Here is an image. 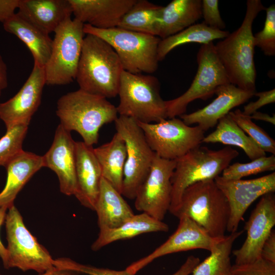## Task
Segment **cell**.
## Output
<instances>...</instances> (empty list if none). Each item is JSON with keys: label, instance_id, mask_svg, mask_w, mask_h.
<instances>
[{"label": "cell", "instance_id": "7402d4cb", "mask_svg": "<svg viewBox=\"0 0 275 275\" xmlns=\"http://www.w3.org/2000/svg\"><path fill=\"white\" fill-rule=\"evenodd\" d=\"M18 13L48 34L54 32L72 11L69 0H20Z\"/></svg>", "mask_w": 275, "mask_h": 275}, {"label": "cell", "instance_id": "c3c4849f", "mask_svg": "<svg viewBox=\"0 0 275 275\" xmlns=\"http://www.w3.org/2000/svg\"><path fill=\"white\" fill-rule=\"evenodd\" d=\"M0 275H2V274H0Z\"/></svg>", "mask_w": 275, "mask_h": 275}, {"label": "cell", "instance_id": "bcb514c9", "mask_svg": "<svg viewBox=\"0 0 275 275\" xmlns=\"http://www.w3.org/2000/svg\"><path fill=\"white\" fill-rule=\"evenodd\" d=\"M250 117L252 120L263 121L273 125H275V116L274 115L273 116H270L266 113L257 111L250 116Z\"/></svg>", "mask_w": 275, "mask_h": 275}, {"label": "cell", "instance_id": "2e32d148", "mask_svg": "<svg viewBox=\"0 0 275 275\" xmlns=\"http://www.w3.org/2000/svg\"><path fill=\"white\" fill-rule=\"evenodd\" d=\"M275 225V197L268 193L261 197L244 229L246 237L241 246L232 251L235 264L252 263L261 257L262 246Z\"/></svg>", "mask_w": 275, "mask_h": 275}, {"label": "cell", "instance_id": "603a6c76", "mask_svg": "<svg viewBox=\"0 0 275 275\" xmlns=\"http://www.w3.org/2000/svg\"><path fill=\"white\" fill-rule=\"evenodd\" d=\"M42 167V156L23 150L6 166L7 177L5 186L0 193V208L8 209L14 205V200L31 177Z\"/></svg>", "mask_w": 275, "mask_h": 275}, {"label": "cell", "instance_id": "7a4b0ae2", "mask_svg": "<svg viewBox=\"0 0 275 275\" xmlns=\"http://www.w3.org/2000/svg\"><path fill=\"white\" fill-rule=\"evenodd\" d=\"M123 70L109 44L97 36L86 34L75 78L80 89L106 98L115 97Z\"/></svg>", "mask_w": 275, "mask_h": 275}, {"label": "cell", "instance_id": "3957f363", "mask_svg": "<svg viewBox=\"0 0 275 275\" xmlns=\"http://www.w3.org/2000/svg\"><path fill=\"white\" fill-rule=\"evenodd\" d=\"M56 114L60 125L70 132H77L91 146L98 143L101 127L118 117L116 107L107 98L80 89L59 99Z\"/></svg>", "mask_w": 275, "mask_h": 275}, {"label": "cell", "instance_id": "7c38bea8", "mask_svg": "<svg viewBox=\"0 0 275 275\" xmlns=\"http://www.w3.org/2000/svg\"><path fill=\"white\" fill-rule=\"evenodd\" d=\"M152 151L160 157L176 160L200 146L205 131L175 118L157 123L137 121Z\"/></svg>", "mask_w": 275, "mask_h": 275}, {"label": "cell", "instance_id": "9c48e42d", "mask_svg": "<svg viewBox=\"0 0 275 275\" xmlns=\"http://www.w3.org/2000/svg\"><path fill=\"white\" fill-rule=\"evenodd\" d=\"M5 222L8 242L5 268H17L23 271L32 270L40 274L54 268L53 259L25 227L14 205L8 209Z\"/></svg>", "mask_w": 275, "mask_h": 275}, {"label": "cell", "instance_id": "52a82bcc", "mask_svg": "<svg viewBox=\"0 0 275 275\" xmlns=\"http://www.w3.org/2000/svg\"><path fill=\"white\" fill-rule=\"evenodd\" d=\"M116 107L119 116L142 123H157L167 118L165 100L160 94V83L152 75L123 71Z\"/></svg>", "mask_w": 275, "mask_h": 275}, {"label": "cell", "instance_id": "4316f807", "mask_svg": "<svg viewBox=\"0 0 275 275\" xmlns=\"http://www.w3.org/2000/svg\"><path fill=\"white\" fill-rule=\"evenodd\" d=\"M169 227L162 221L155 219L145 213L134 214L118 227L99 230L97 238L91 249L97 251L112 242L130 239L142 234L167 232Z\"/></svg>", "mask_w": 275, "mask_h": 275}, {"label": "cell", "instance_id": "277c9868", "mask_svg": "<svg viewBox=\"0 0 275 275\" xmlns=\"http://www.w3.org/2000/svg\"><path fill=\"white\" fill-rule=\"evenodd\" d=\"M186 216L203 228L213 238L225 237L230 207L214 179L195 183L185 189L179 205L172 213Z\"/></svg>", "mask_w": 275, "mask_h": 275}, {"label": "cell", "instance_id": "4dcf8cb0", "mask_svg": "<svg viewBox=\"0 0 275 275\" xmlns=\"http://www.w3.org/2000/svg\"><path fill=\"white\" fill-rule=\"evenodd\" d=\"M243 231H236L225 236L210 255L194 269L192 275H232L230 255L235 241Z\"/></svg>", "mask_w": 275, "mask_h": 275}, {"label": "cell", "instance_id": "9a60e30c", "mask_svg": "<svg viewBox=\"0 0 275 275\" xmlns=\"http://www.w3.org/2000/svg\"><path fill=\"white\" fill-rule=\"evenodd\" d=\"M176 231L152 253L133 262L125 269L129 275H135L155 259L169 254L195 249L212 252L222 239H216L187 216L178 218Z\"/></svg>", "mask_w": 275, "mask_h": 275}, {"label": "cell", "instance_id": "ac0fdd59", "mask_svg": "<svg viewBox=\"0 0 275 275\" xmlns=\"http://www.w3.org/2000/svg\"><path fill=\"white\" fill-rule=\"evenodd\" d=\"M71 132L59 124L53 142L42 156L44 167L57 175L60 191L66 196H75L77 191L75 142Z\"/></svg>", "mask_w": 275, "mask_h": 275}, {"label": "cell", "instance_id": "ee69618b", "mask_svg": "<svg viewBox=\"0 0 275 275\" xmlns=\"http://www.w3.org/2000/svg\"><path fill=\"white\" fill-rule=\"evenodd\" d=\"M8 208L5 207L0 208V228L5 221ZM0 257L2 260L3 265L5 268L7 263V252L6 247L4 245L0 239Z\"/></svg>", "mask_w": 275, "mask_h": 275}, {"label": "cell", "instance_id": "b9f144b4", "mask_svg": "<svg viewBox=\"0 0 275 275\" xmlns=\"http://www.w3.org/2000/svg\"><path fill=\"white\" fill-rule=\"evenodd\" d=\"M261 257L275 263V231L274 230L271 231L262 246Z\"/></svg>", "mask_w": 275, "mask_h": 275}, {"label": "cell", "instance_id": "1f68e13d", "mask_svg": "<svg viewBox=\"0 0 275 275\" xmlns=\"http://www.w3.org/2000/svg\"><path fill=\"white\" fill-rule=\"evenodd\" d=\"M162 8L147 0H136L118 27L156 36L157 23Z\"/></svg>", "mask_w": 275, "mask_h": 275}, {"label": "cell", "instance_id": "f546056e", "mask_svg": "<svg viewBox=\"0 0 275 275\" xmlns=\"http://www.w3.org/2000/svg\"><path fill=\"white\" fill-rule=\"evenodd\" d=\"M229 32L211 28L204 22L195 23L183 31L161 39L158 46L157 56L159 62L175 48L189 43L208 44L216 39H223Z\"/></svg>", "mask_w": 275, "mask_h": 275}, {"label": "cell", "instance_id": "5b68a950", "mask_svg": "<svg viewBox=\"0 0 275 275\" xmlns=\"http://www.w3.org/2000/svg\"><path fill=\"white\" fill-rule=\"evenodd\" d=\"M239 154L231 146L213 150L200 145L176 159L171 179L172 191L169 211L172 214L177 208L186 188L200 181L214 179Z\"/></svg>", "mask_w": 275, "mask_h": 275}, {"label": "cell", "instance_id": "836d02e7", "mask_svg": "<svg viewBox=\"0 0 275 275\" xmlns=\"http://www.w3.org/2000/svg\"><path fill=\"white\" fill-rule=\"evenodd\" d=\"M229 115L261 149L265 152L275 154V141L262 128L255 124L250 116L244 115L239 109L230 112Z\"/></svg>", "mask_w": 275, "mask_h": 275}, {"label": "cell", "instance_id": "484cf974", "mask_svg": "<svg viewBox=\"0 0 275 275\" xmlns=\"http://www.w3.org/2000/svg\"><path fill=\"white\" fill-rule=\"evenodd\" d=\"M94 211L99 230L118 227L134 215L122 194L103 178Z\"/></svg>", "mask_w": 275, "mask_h": 275}, {"label": "cell", "instance_id": "83f0119b", "mask_svg": "<svg viewBox=\"0 0 275 275\" xmlns=\"http://www.w3.org/2000/svg\"><path fill=\"white\" fill-rule=\"evenodd\" d=\"M94 152L101 169L102 177L122 194L126 148L123 139L116 133L112 140Z\"/></svg>", "mask_w": 275, "mask_h": 275}, {"label": "cell", "instance_id": "8992f818", "mask_svg": "<svg viewBox=\"0 0 275 275\" xmlns=\"http://www.w3.org/2000/svg\"><path fill=\"white\" fill-rule=\"evenodd\" d=\"M85 34L97 36L105 41L117 54L124 71L133 74L153 73L158 66L157 50L161 39L116 27L99 29L84 24Z\"/></svg>", "mask_w": 275, "mask_h": 275}, {"label": "cell", "instance_id": "74e56055", "mask_svg": "<svg viewBox=\"0 0 275 275\" xmlns=\"http://www.w3.org/2000/svg\"><path fill=\"white\" fill-rule=\"evenodd\" d=\"M232 275H275V263L261 257L245 264L232 265Z\"/></svg>", "mask_w": 275, "mask_h": 275}, {"label": "cell", "instance_id": "7bdbcfd3", "mask_svg": "<svg viewBox=\"0 0 275 275\" xmlns=\"http://www.w3.org/2000/svg\"><path fill=\"white\" fill-rule=\"evenodd\" d=\"M200 262V259L198 257L190 255L186 258L180 267L171 275H189Z\"/></svg>", "mask_w": 275, "mask_h": 275}, {"label": "cell", "instance_id": "4fadbf2b", "mask_svg": "<svg viewBox=\"0 0 275 275\" xmlns=\"http://www.w3.org/2000/svg\"><path fill=\"white\" fill-rule=\"evenodd\" d=\"M175 166V160L163 159L155 153L149 172L136 193L137 210L162 221L171 205V179Z\"/></svg>", "mask_w": 275, "mask_h": 275}, {"label": "cell", "instance_id": "8d00e7d4", "mask_svg": "<svg viewBox=\"0 0 275 275\" xmlns=\"http://www.w3.org/2000/svg\"><path fill=\"white\" fill-rule=\"evenodd\" d=\"M54 267L67 269L86 275H129L124 270H115L108 268H99L89 265L82 264L67 258L53 259Z\"/></svg>", "mask_w": 275, "mask_h": 275}, {"label": "cell", "instance_id": "d590c367", "mask_svg": "<svg viewBox=\"0 0 275 275\" xmlns=\"http://www.w3.org/2000/svg\"><path fill=\"white\" fill-rule=\"evenodd\" d=\"M266 19L263 29L254 35L255 46L260 48L267 56L275 55V6L265 8Z\"/></svg>", "mask_w": 275, "mask_h": 275}, {"label": "cell", "instance_id": "f35d334b", "mask_svg": "<svg viewBox=\"0 0 275 275\" xmlns=\"http://www.w3.org/2000/svg\"><path fill=\"white\" fill-rule=\"evenodd\" d=\"M202 16L203 22L211 28L219 30L226 28L225 23L221 16L217 0L202 1Z\"/></svg>", "mask_w": 275, "mask_h": 275}, {"label": "cell", "instance_id": "30bf717a", "mask_svg": "<svg viewBox=\"0 0 275 275\" xmlns=\"http://www.w3.org/2000/svg\"><path fill=\"white\" fill-rule=\"evenodd\" d=\"M197 61V72L189 88L178 97L165 100L167 118L185 114L190 102L198 99L206 100L215 94L219 86L230 83L213 42L201 45Z\"/></svg>", "mask_w": 275, "mask_h": 275}, {"label": "cell", "instance_id": "f6af8a7d", "mask_svg": "<svg viewBox=\"0 0 275 275\" xmlns=\"http://www.w3.org/2000/svg\"><path fill=\"white\" fill-rule=\"evenodd\" d=\"M8 86L7 67L0 54V97L2 91Z\"/></svg>", "mask_w": 275, "mask_h": 275}, {"label": "cell", "instance_id": "ab89813d", "mask_svg": "<svg viewBox=\"0 0 275 275\" xmlns=\"http://www.w3.org/2000/svg\"><path fill=\"white\" fill-rule=\"evenodd\" d=\"M259 98L256 101H252L245 105L242 113L247 116H251L261 107L275 102V89L262 92H255L254 95Z\"/></svg>", "mask_w": 275, "mask_h": 275}, {"label": "cell", "instance_id": "d4e9b609", "mask_svg": "<svg viewBox=\"0 0 275 275\" xmlns=\"http://www.w3.org/2000/svg\"><path fill=\"white\" fill-rule=\"evenodd\" d=\"M5 31L16 36L29 49L34 63L44 67L51 50L52 39L49 34L23 17L18 12L3 23Z\"/></svg>", "mask_w": 275, "mask_h": 275}, {"label": "cell", "instance_id": "7dc6e473", "mask_svg": "<svg viewBox=\"0 0 275 275\" xmlns=\"http://www.w3.org/2000/svg\"><path fill=\"white\" fill-rule=\"evenodd\" d=\"M40 275H86L77 272L54 267Z\"/></svg>", "mask_w": 275, "mask_h": 275}, {"label": "cell", "instance_id": "e575fe53", "mask_svg": "<svg viewBox=\"0 0 275 275\" xmlns=\"http://www.w3.org/2000/svg\"><path fill=\"white\" fill-rule=\"evenodd\" d=\"M28 125L18 124L6 130L0 139V166L5 168L22 149Z\"/></svg>", "mask_w": 275, "mask_h": 275}, {"label": "cell", "instance_id": "d6986e66", "mask_svg": "<svg viewBox=\"0 0 275 275\" xmlns=\"http://www.w3.org/2000/svg\"><path fill=\"white\" fill-rule=\"evenodd\" d=\"M255 92L244 90L232 84L219 86L217 95L211 103L194 112L180 117L187 125L197 124L205 132L215 126L218 121L228 115L233 108L246 102Z\"/></svg>", "mask_w": 275, "mask_h": 275}, {"label": "cell", "instance_id": "d6a6232c", "mask_svg": "<svg viewBox=\"0 0 275 275\" xmlns=\"http://www.w3.org/2000/svg\"><path fill=\"white\" fill-rule=\"evenodd\" d=\"M275 170V156H264L252 160L247 163L236 162L229 165L222 172L221 176L228 180L241 179L243 177L260 173Z\"/></svg>", "mask_w": 275, "mask_h": 275}, {"label": "cell", "instance_id": "60d3db41", "mask_svg": "<svg viewBox=\"0 0 275 275\" xmlns=\"http://www.w3.org/2000/svg\"><path fill=\"white\" fill-rule=\"evenodd\" d=\"M20 0H0V22L3 24L11 18L18 9Z\"/></svg>", "mask_w": 275, "mask_h": 275}, {"label": "cell", "instance_id": "6da1fadb", "mask_svg": "<svg viewBox=\"0 0 275 275\" xmlns=\"http://www.w3.org/2000/svg\"><path fill=\"white\" fill-rule=\"evenodd\" d=\"M265 7L260 0H248L241 25L214 48L230 82L244 90L255 92L256 70L254 62L253 24Z\"/></svg>", "mask_w": 275, "mask_h": 275}, {"label": "cell", "instance_id": "cb8c5ba5", "mask_svg": "<svg viewBox=\"0 0 275 275\" xmlns=\"http://www.w3.org/2000/svg\"><path fill=\"white\" fill-rule=\"evenodd\" d=\"M201 0H173L162 6L156 26L161 39L174 35L202 18Z\"/></svg>", "mask_w": 275, "mask_h": 275}, {"label": "cell", "instance_id": "ba28073f", "mask_svg": "<svg viewBox=\"0 0 275 275\" xmlns=\"http://www.w3.org/2000/svg\"><path fill=\"white\" fill-rule=\"evenodd\" d=\"M54 33L50 55L44 66L45 84L65 85L76 78L86 35L84 24L70 17Z\"/></svg>", "mask_w": 275, "mask_h": 275}, {"label": "cell", "instance_id": "e0dca14e", "mask_svg": "<svg viewBox=\"0 0 275 275\" xmlns=\"http://www.w3.org/2000/svg\"><path fill=\"white\" fill-rule=\"evenodd\" d=\"M45 85L44 67L34 63L31 74L19 91L0 103V119L6 130L18 124L29 125L41 103Z\"/></svg>", "mask_w": 275, "mask_h": 275}, {"label": "cell", "instance_id": "44dd1931", "mask_svg": "<svg viewBox=\"0 0 275 275\" xmlns=\"http://www.w3.org/2000/svg\"><path fill=\"white\" fill-rule=\"evenodd\" d=\"M77 191L75 197L84 207L94 211L99 193L102 172L93 146L75 142Z\"/></svg>", "mask_w": 275, "mask_h": 275}, {"label": "cell", "instance_id": "8fae6325", "mask_svg": "<svg viewBox=\"0 0 275 275\" xmlns=\"http://www.w3.org/2000/svg\"><path fill=\"white\" fill-rule=\"evenodd\" d=\"M114 122L116 132L123 139L126 148L122 195L133 200L149 172L155 153L136 120L119 116Z\"/></svg>", "mask_w": 275, "mask_h": 275}, {"label": "cell", "instance_id": "5bb4252c", "mask_svg": "<svg viewBox=\"0 0 275 275\" xmlns=\"http://www.w3.org/2000/svg\"><path fill=\"white\" fill-rule=\"evenodd\" d=\"M226 198L230 207L227 231H237L238 225L250 205L258 198L275 191V172L249 180H228L221 176L214 179Z\"/></svg>", "mask_w": 275, "mask_h": 275}, {"label": "cell", "instance_id": "f1b7e54d", "mask_svg": "<svg viewBox=\"0 0 275 275\" xmlns=\"http://www.w3.org/2000/svg\"><path fill=\"white\" fill-rule=\"evenodd\" d=\"M202 143H220L238 147L251 160L266 156V152L246 134L229 114L218 121L215 130L205 136Z\"/></svg>", "mask_w": 275, "mask_h": 275}, {"label": "cell", "instance_id": "ffe728a7", "mask_svg": "<svg viewBox=\"0 0 275 275\" xmlns=\"http://www.w3.org/2000/svg\"><path fill=\"white\" fill-rule=\"evenodd\" d=\"M136 0H69L74 18L99 29L118 27Z\"/></svg>", "mask_w": 275, "mask_h": 275}]
</instances>
